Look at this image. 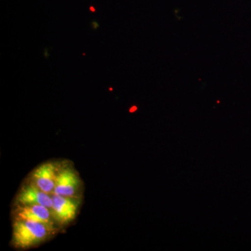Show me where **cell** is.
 Here are the masks:
<instances>
[{
    "label": "cell",
    "instance_id": "6da1fadb",
    "mask_svg": "<svg viewBox=\"0 0 251 251\" xmlns=\"http://www.w3.org/2000/svg\"><path fill=\"white\" fill-rule=\"evenodd\" d=\"M52 230L53 227L41 223L16 219L13 225V245L21 249L35 247L44 242Z\"/></svg>",
    "mask_w": 251,
    "mask_h": 251
},
{
    "label": "cell",
    "instance_id": "7a4b0ae2",
    "mask_svg": "<svg viewBox=\"0 0 251 251\" xmlns=\"http://www.w3.org/2000/svg\"><path fill=\"white\" fill-rule=\"evenodd\" d=\"M52 216L59 224H69L77 215V203L72 198L64 197L53 194L52 196Z\"/></svg>",
    "mask_w": 251,
    "mask_h": 251
},
{
    "label": "cell",
    "instance_id": "3957f363",
    "mask_svg": "<svg viewBox=\"0 0 251 251\" xmlns=\"http://www.w3.org/2000/svg\"><path fill=\"white\" fill-rule=\"evenodd\" d=\"M79 187L78 176L70 168L57 172L53 194L64 197L74 198Z\"/></svg>",
    "mask_w": 251,
    "mask_h": 251
},
{
    "label": "cell",
    "instance_id": "277c9868",
    "mask_svg": "<svg viewBox=\"0 0 251 251\" xmlns=\"http://www.w3.org/2000/svg\"><path fill=\"white\" fill-rule=\"evenodd\" d=\"M19 205H28V204H40L52 209V198L48 193L41 191L34 183L23 187L21 192L18 193L16 198Z\"/></svg>",
    "mask_w": 251,
    "mask_h": 251
},
{
    "label": "cell",
    "instance_id": "5b68a950",
    "mask_svg": "<svg viewBox=\"0 0 251 251\" xmlns=\"http://www.w3.org/2000/svg\"><path fill=\"white\" fill-rule=\"evenodd\" d=\"M52 211L40 204L20 205L16 210V219L36 221L52 227Z\"/></svg>",
    "mask_w": 251,
    "mask_h": 251
},
{
    "label": "cell",
    "instance_id": "8992f818",
    "mask_svg": "<svg viewBox=\"0 0 251 251\" xmlns=\"http://www.w3.org/2000/svg\"><path fill=\"white\" fill-rule=\"evenodd\" d=\"M57 168L52 163H46L36 168L33 173L32 183L48 194L54 191Z\"/></svg>",
    "mask_w": 251,
    "mask_h": 251
},
{
    "label": "cell",
    "instance_id": "52a82bcc",
    "mask_svg": "<svg viewBox=\"0 0 251 251\" xmlns=\"http://www.w3.org/2000/svg\"><path fill=\"white\" fill-rule=\"evenodd\" d=\"M137 110L136 107H133V108L130 109V111L131 112H133L135 111V110Z\"/></svg>",
    "mask_w": 251,
    "mask_h": 251
}]
</instances>
